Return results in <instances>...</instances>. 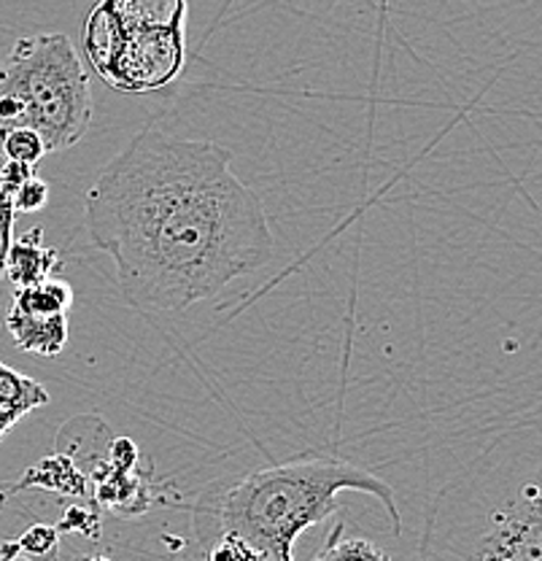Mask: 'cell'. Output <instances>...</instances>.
I'll return each mask as SVG.
<instances>
[{
  "label": "cell",
  "instance_id": "1",
  "mask_svg": "<svg viewBox=\"0 0 542 561\" xmlns=\"http://www.w3.org/2000/svg\"><path fill=\"white\" fill-rule=\"evenodd\" d=\"M84 225L141 311H186L276 254L262 197L232 171V149L157 125L106 162L84 195Z\"/></svg>",
  "mask_w": 542,
  "mask_h": 561
},
{
  "label": "cell",
  "instance_id": "2",
  "mask_svg": "<svg viewBox=\"0 0 542 561\" xmlns=\"http://www.w3.org/2000/svg\"><path fill=\"white\" fill-rule=\"evenodd\" d=\"M418 559L542 561V402L507 421L437 491Z\"/></svg>",
  "mask_w": 542,
  "mask_h": 561
},
{
  "label": "cell",
  "instance_id": "3",
  "mask_svg": "<svg viewBox=\"0 0 542 561\" xmlns=\"http://www.w3.org/2000/svg\"><path fill=\"white\" fill-rule=\"evenodd\" d=\"M343 491L376 496L400 535L397 496L383 478L337 456H297L232 481L211 483L192 507V531L203 553L221 535H238L265 561H291L295 542L313 524L341 511Z\"/></svg>",
  "mask_w": 542,
  "mask_h": 561
},
{
  "label": "cell",
  "instance_id": "4",
  "mask_svg": "<svg viewBox=\"0 0 542 561\" xmlns=\"http://www.w3.org/2000/svg\"><path fill=\"white\" fill-rule=\"evenodd\" d=\"M92 125L90 76L62 33L20 38L0 62V133L33 127L46 151L62 154Z\"/></svg>",
  "mask_w": 542,
  "mask_h": 561
},
{
  "label": "cell",
  "instance_id": "5",
  "mask_svg": "<svg viewBox=\"0 0 542 561\" xmlns=\"http://www.w3.org/2000/svg\"><path fill=\"white\" fill-rule=\"evenodd\" d=\"M81 41L111 90H162L184 70L186 0H97Z\"/></svg>",
  "mask_w": 542,
  "mask_h": 561
},
{
  "label": "cell",
  "instance_id": "6",
  "mask_svg": "<svg viewBox=\"0 0 542 561\" xmlns=\"http://www.w3.org/2000/svg\"><path fill=\"white\" fill-rule=\"evenodd\" d=\"M5 330L16 348L38 356H57L68 346V313H36L11 302Z\"/></svg>",
  "mask_w": 542,
  "mask_h": 561
},
{
  "label": "cell",
  "instance_id": "7",
  "mask_svg": "<svg viewBox=\"0 0 542 561\" xmlns=\"http://www.w3.org/2000/svg\"><path fill=\"white\" fill-rule=\"evenodd\" d=\"M62 267V254L57 249L44 245V230L33 227L25 236H14L9 245V256H5V278L20 286H33L41 280L57 276Z\"/></svg>",
  "mask_w": 542,
  "mask_h": 561
},
{
  "label": "cell",
  "instance_id": "8",
  "mask_svg": "<svg viewBox=\"0 0 542 561\" xmlns=\"http://www.w3.org/2000/svg\"><path fill=\"white\" fill-rule=\"evenodd\" d=\"M44 405H49L46 386L0 362V437L9 435L11 426Z\"/></svg>",
  "mask_w": 542,
  "mask_h": 561
},
{
  "label": "cell",
  "instance_id": "9",
  "mask_svg": "<svg viewBox=\"0 0 542 561\" xmlns=\"http://www.w3.org/2000/svg\"><path fill=\"white\" fill-rule=\"evenodd\" d=\"M14 489H46L57 491L62 496H84L87 476L79 470L71 456L55 451L41 459L33 470H27L25 478Z\"/></svg>",
  "mask_w": 542,
  "mask_h": 561
},
{
  "label": "cell",
  "instance_id": "10",
  "mask_svg": "<svg viewBox=\"0 0 542 561\" xmlns=\"http://www.w3.org/2000/svg\"><path fill=\"white\" fill-rule=\"evenodd\" d=\"M11 302L36 313H68L73 308V286L66 278L51 276L41 284L14 289Z\"/></svg>",
  "mask_w": 542,
  "mask_h": 561
},
{
  "label": "cell",
  "instance_id": "11",
  "mask_svg": "<svg viewBox=\"0 0 542 561\" xmlns=\"http://www.w3.org/2000/svg\"><path fill=\"white\" fill-rule=\"evenodd\" d=\"M313 559L332 561V559H389L383 548L372 546L365 537H346V524L337 522L335 529L326 535V542L313 553Z\"/></svg>",
  "mask_w": 542,
  "mask_h": 561
},
{
  "label": "cell",
  "instance_id": "12",
  "mask_svg": "<svg viewBox=\"0 0 542 561\" xmlns=\"http://www.w3.org/2000/svg\"><path fill=\"white\" fill-rule=\"evenodd\" d=\"M0 146H3L5 160L25 162V165L33 168L38 165L41 157L49 154L44 138L33 127H11V130L0 133Z\"/></svg>",
  "mask_w": 542,
  "mask_h": 561
},
{
  "label": "cell",
  "instance_id": "13",
  "mask_svg": "<svg viewBox=\"0 0 542 561\" xmlns=\"http://www.w3.org/2000/svg\"><path fill=\"white\" fill-rule=\"evenodd\" d=\"M57 546H60V529L49 524H36L14 542V548H3V557H9V553H22V557L41 559L55 553Z\"/></svg>",
  "mask_w": 542,
  "mask_h": 561
},
{
  "label": "cell",
  "instance_id": "14",
  "mask_svg": "<svg viewBox=\"0 0 542 561\" xmlns=\"http://www.w3.org/2000/svg\"><path fill=\"white\" fill-rule=\"evenodd\" d=\"M11 203H14L16 214H38L49 203V184L36 173L27 175L11 195Z\"/></svg>",
  "mask_w": 542,
  "mask_h": 561
},
{
  "label": "cell",
  "instance_id": "15",
  "mask_svg": "<svg viewBox=\"0 0 542 561\" xmlns=\"http://www.w3.org/2000/svg\"><path fill=\"white\" fill-rule=\"evenodd\" d=\"M11 195H14V190H11V184L0 173V278L5 276V256H9V245L14 241L16 210L14 203H11Z\"/></svg>",
  "mask_w": 542,
  "mask_h": 561
}]
</instances>
